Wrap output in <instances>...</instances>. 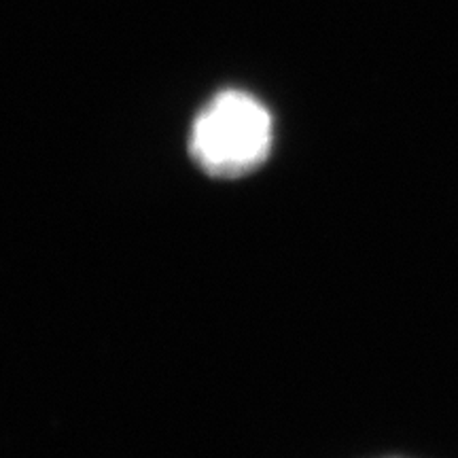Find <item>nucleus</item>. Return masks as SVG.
Returning <instances> with one entry per match:
<instances>
[{
    "label": "nucleus",
    "instance_id": "nucleus-1",
    "mask_svg": "<svg viewBox=\"0 0 458 458\" xmlns=\"http://www.w3.org/2000/svg\"><path fill=\"white\" fill-rule=\"evenodd\" d=\"M272 148V114L238 89L216 94L191 128L189 151L206 174L238 179L259 168Z\"/></svg>",
    "mask_w": 458,
    "mask_h": 458
}]
</instances>
